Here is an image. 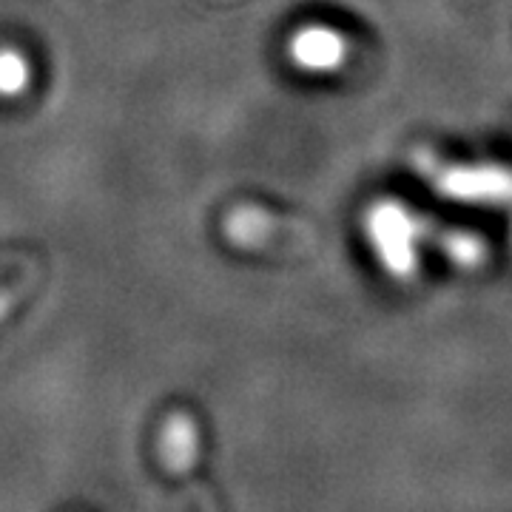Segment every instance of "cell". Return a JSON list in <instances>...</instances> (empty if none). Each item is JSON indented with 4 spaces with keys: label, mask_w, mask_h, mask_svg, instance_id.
<instances>
[{
    "label": "cell",
    "mask_w": 512,
    "mask_h": 512,
    "mask_svg": "<svg viewBox=\"0 0 512 512\" xmlns=\"http://www.w3.org/2000/svg\"><path fill=\"white\" fill-rule=\"evenodd\" d=\"M365 228L384 271L393 276L416 274L421 225L413 214H407L399 202H379L367 211Z\"/></svg>",
    "instance_id": "cell-1"
},
{
    "label": "cell",
    "mask_w": 512,
    "mask_h": 512,
    "mask_svg": "<svg viewBox=\"0 0 512 512\" xmlns=\"http://www.w3.org/2000/svg\"><path fill=\"white\" fill-rule=\"evenodd\" d=\"M288 60L308 74L336 72L348 60V40L325 23H308L288 40Z\"/></svg>",
    "instance_id": "cell-2"
},
{
    "label": "cell",
    "mask_w": 512,
    "mask_h": 512,
    "mask_svg": "<svg viewBox=\"0 0 512 512\" xmlns=\"http://www.w3.org/2000/svg\"><path fill=\"white\" fill-rule=\"evenodd\" d=\"M439 185L447 197L464 202L512 200V174L504 168H447Z\"/></svg>",
    "instance_id": "cell-3"
},
{
    "label": "cell",
    "mask_w": 512,
    "mask_h": 512,
    "mask_svg": "<svg viewBox=\"0 0 512 512\" xmlns=\"http://www.w3.org/2000/svg\"><path fill=\"white\" fill-rule=\"evenodd\" d=\"M32 83L29 60L20 55L18 49L6 46L0 49V97H20Z\"/></svg>",
    "instance_id": "cell-4"
}]
</instances>
